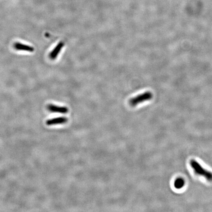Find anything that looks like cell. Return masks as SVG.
Returning <instances> with one entry per match:
<instances>
[{"label": "cell", "mask_w": 212, "mask_h": 212, "mask_svg": "<svg viewBox=\"0 0 212 212\" xmlns=\"http://www.w3.org/2000/svg\"><path fill=\"white\" fill-rule=\"evenodd\" d=\"M190 165L197 174L203 177L209 181H212V172L205 170L194 160L191 161Z\"/></svg>", "instance_id": "1"}, {"label": "cell", "mask_w": 212, "mask_h": 212, "mask_svg": "<svg viewBox=\"0 0 212 212\" xmlns=\"http://www.w3.org/2000/svg\"><path fill=\"white\" fill-rule=\"evenodd\" d=\"M185 181L182 178H178L175 180L174 186L177 189H180L182 188L185 185Z\"/></svg>", "instance_id": "7"}, {"label": "cell", "mask_w": 212, "mask_h": 212, "mask_svg": "<svg viewBox=\"0 0 212 212\" xmlns=\"http://www.w3.org/2000/svg\"><path fill=\"white\" fill-rule=\"evenodd\" d=\"M47 110L51 113L65 114L68 112V108L66 107H60L53 104L47 105Z\"/></svg>", "instance_id": "3"}, {"label": "cell", "mask_w": 212, "mask_h": 212, "mask_svg": "<svg viewBox=\"0 0 212 212\" xmlns=\"http://www.w3.org/2000/svg\"><path fill=\"white\" fill-rule=\"evenodd\" d=\"M64 45V43L63 42H60L58 43V45L55 47L54 49L50 53L49 57L50 59L52 60H54L59 55V53H60L61 49H63Z\"/></svg>", "instance_id": "6"}, {"label": "cell", "mask_w": 212, "mask_h": 212, "mask_svg": "<svg viewBox=\"0 0 212 212\" xmlns=\"http://www.w3.org/2000/svg\"><path fill=\"white\" fill-rule=\"evenodd\" d=\"M13 48L17 51H23L28 52H33L34 51V48L32 46L26 45L19 42H15L13 44Z\"/></svg>", "instance_id": "5"}, {"label": "cell", "mask_w": 212, "mask_h": 212, "mask_svg": "<svg viewBox=\"0 0 212 212\" xmlns=\"http://www.w3.org/2000/svg\"><path fill=\"white\" fill-rule=\"evenodd\" d=\"M153 94L150 91H146L139 95L136 96L129 100V104L133 107L137 106L144 102L147 101L152 99Z\"/></svg>", "instance_id": "2"}, {"label": "cell", "mask_w": 212, "mask_h": 212, "mask_svg": "<svg viewBox=\"0 0 212 212\" xmlns=\"http://www.w3.org/2000/svg\"><path fill=\"white\" fill-rule=\"evenodd\" d=\"M68 120V119L66 117H58L47 120L46 123L48 126H52L66 123Z\"/></svg>", "instance_id": "4"}]
</instances>
